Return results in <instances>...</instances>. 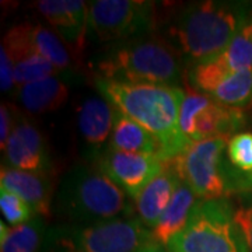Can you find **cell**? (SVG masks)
Segmentation results:
<instances>
[{"mask_svg": "<svg viewBox=\"0 0 252 252\" xmlns=\"http://www.w3.org/2000/svg\"><path fill=\"white\" fill-rule=\"evenodd\" d=\"M31 41L38 51L56 70L63 72L73 67V59L69 48L55 31L41 24H31Z\"/></svg>", "mask_w": 252, "mask_h": 252, "instance_id": "44dd1931", "label": "cell"}, {"mask_svg": "<svg viewBox=\"0 0 252 252\" xmlns=\"http://www.w3.org/2000/svg\"><path fill=\"white\" fill-rule=\"evenodd\" d=\"M196 203V193L182 180L172 196L171 202L162 212L157 225L152 230V240L167 247L172 238L180 234L185 228V225L188 224Z\"/></svg>", "mask_w": 252, "mask_h": 252, "instance_id": "e0dca14e", "label": "cell"}, {"mask_svg": "<svg viewBox=\"0 0 252 252\" xmlns=\"http://www.w3.org/2000/svg\"><path fill=\"white\" fill-rule=\"evenodd\" d=\"M18 101L31 114L54 112L66 104L69 87L59 74L28 83L17 89Z\"/></svg>", "mask_w": 252, "mask_h": 252, "instance_id": "d6986e66", "label": "cell"}, {"mask_svg": "<svg viewBox=\"0 0 252 252\" xmlns=\"http://www.w3.org/2000/svg\"><path fill=\"white\" fill-rule=\"evenodd\" d=\"M136 252H170L168 251V248L165 247V245H162L160 243H156L153 240H150L149 243H146L142 247V248H139Z\"/></svg>", "mask_w": 252, "mask_h": 252, "instance_id": "f546056e", "label": "cell"}, {"mask_svg": "<svg viewBox=\"0 0 252 252\" xmlns=\"http://www.w3.org/2000/svg\"><path fill=\"white\" fill-rule=\"evenodd\" d=\"M228 184L231 195L251 193L252 192V172H243L234 168L230 164L228 168Z\"/></svg>", "mask_w": 252, "mask_h": 252, "instance_id": "83f0119b", "label": "cell"}, {"mask_svg": "<svg viewBox=\"0 0 252 252\" xmlns=\"http://www.w3.org/2000/svg\"><path fill=\"white\" fill-rule=\"evenodd\" d=\"M14 86V64L6 49L0 46V89L3 93H9Z\"/></svg>", "mask_w": 252, "mask_h": 252, "instance_id": "f1b7e54d", "label": "cell"}, {"mask_svg": "<svg viewBox=\"0 0 252 252\" xmlns=\"http://www.w3.org/2000/svg\"><path fill=\"white\" fill-rule=\"evenodd\" d=\"M95 79L172 86L182 79V61L174 46L156 36L115 44L95 61Z\"/></svg>", "mask_w": 252, "mask_h": 252, "instance_id": "277c9868", "label": "cell"}, {"mask_svg": "<svg viewBox=\"0 0 252 252\" xmlns=\"http://www.w3.org/2000/svg\"><path fill=\"white\" fill-rule=\"evenodd\" d=\"M0 209L6 221L13 227L27 223L38 216L26 200L6 189H0Z\"/></svg>", "mask_w": 252, "mask_h": 252, "instance_id": "cb8c5ba5", "label": "cell"}, {"mask_svg": "<svg viewBox=\"0 0 252 252\" xmlns=\"http://www.w3.org/2000/svg\"><path fill=\"white\" fill-rule=\"evenodd\" d=\"M117 184L129 199L136 200L144 187L161 171V158L156 156L126 153L107 147L93 162Z\"/></svg>", "mask_w": 252, "mask_h": 252, "instance_id": "30bf717a", "label": "cell"}, {"mask_svg": "<svg viewBox=\"0 0 252 252\" xmlns=\"http://www.w3.org/2000/svg\"><path fill=\"white\" fill-rule=\"evenodd\" d=\"M182 181L174 160L164 161L161 171L150 181L135 200L139 220L149 230L157 225Z\"/></svg>", "mask_w": 252, "mask_h": 252, "instance_id": "9a60e30c", "label": "cell"}, {"mask_svg": "<svg viewBox=\"0 0 252 252\" xmlns=\"http://www.w3.org/2000/svg\"><path fill=\"white\" fill-rule=\"evenodd\" d=\"M227 160L243 172H252V133L241 132L227 142Z\"/></svg>", "mask_w": 252, "mask_h": 252, "instance_id": "d4e9b609", "label": "cell"}, {"mask_svg": "<svg viewBox=\"0 0 252 252\" xmlns=\"http://www.w3.org/2000/svg\"><path fill=\"white\" fill-rule=\"evenodd\" d=\"M152 240L139 217L101 223L56 224L46 230L44 252H136Z\"/></svg>", "mask_w": 252, "mask_h": 252, "instance_id": "5b68a950", "label": "cell"}, {"mask_svg": "<svg viewBox=\"0 0 252 252\" xmlns=\"http://www.w3.org/2000/svg\"><path fill=\"white\" fill-rule=\"evenodd\" d=\"M95 89L119 112L154 135L161 144L164 161L178 157L190 146L180 129L185 97L181 87L95 79Z\"/></svg>", "mask_w": 252, "mask_h": 252, "instance_id": "6da1fadb", "label": "cell"}, {"mask_svg": "<svg viewBox=\"0 0 252 252\" xmlns=\"http://www.w3.org/2000/svg\"><path fill=\"white\" fill-rule=\"evenodd\" d=\"M210 97L227 107L241 108L252 104V69L233 73L210 94Z\"/></svg>", "mask_w": 252, "mask_h": 252, "instance_id": "7402d4cb", "label": "cell"}, {"mask_svg": "<svg viewBox=\"0 0 252 252\" xmlns=\"http://www.w3.org/2000/svg\"><path fill=\"white\" fill-rule=\"evenodd\" d=\"M227 140L221 137L192 143L172 158L181 178L200 199H221L230 196Z\"/></svg>", "mask_w": 252, "mask_h": 252, "instance_id": "ba28073f", "label": "cell"}, {"mask_svg": "<svg viewBox=\"0 0 252 252\" xmlns=\"http://www.w3.org/2000/svg\"><path fill=\"white\" fill-rule=\"evenodd\" d=\"M18 111L16 107H13L11 104L3 102L0 107V146H1V152L4 150L10 135L16 126L17 122Z\"/></svg>", "mask_w": 252, "mask_h": 252, "instance_id": "4316f807", "label": "cell"}, {"mask_svg": "<svg viewBox=\"0 0 252 252\" xmlns=\"http://www.w3.org/2000/svg\"><path fill=\"white\" fill-rule=\"evenodd\" d=\"M45 234V223L36 216L27 223L10 227L6 237L0 238V252H39Z\"/></svg>", "mask_w": 252, "mask_h": 252, "instance_id": "ffe728a7", "label": "cell"}, {"mask_svg": "<svg viewBox=\"0 0 252 252\" xmlns=\"http://www.w3.org/2000/svg\"><path fill=\"white\" fill-rule=\"evenodd\" d=\"M237 202L238 205L234 213L235 223L241 228L250 252H252V192L237 195Z\"/></svg>", "mask_w": 252, "mask_h": 252, "instance_id": "484cf974", "label": "cell"}, {"mask_svg": "<svg viewBox=\"0 0 252 252\" xmlns=\"http://www.w3.org/2000/svg\"><path fill=\"white\" fill-rule=\"evenodd\" d=\"M217 58L230 73L252 69V16Z\"/></svg>", "mask_w": 252, "mask_h": 252, "instance_id": "603a6c76", "label": "cell"}, {"mask_svg": "<svg viewBox=\"0 0 252 252\" xmlns=\"http://www.w3.org/2000/svg\"><path fill=\"white\" fill-rule=\"evenodd\" d=\"M247 115L241 108L227 107L210 95L187 87L180 112V129L189 143L221 137L227 142L241 132Z\"/></svg>", "mask_w": 252, "mask_h": 252, "instance_id": "9c48e42d", "label": "cell"}, {"mask_svg": "<svg viewBox=\"0 0 252 252\" xmlns=\"http://www.w3.org/2000/svg\"><path fill=\"white\" fill-rule=\"evenodd\" d=\"M52 174L21 171L1 165L0 170V189H6L26 200L35 210L38 216L51 215V202L54 195Z\"/></svg>", "mask_w": 252, "mask_h": 252, "instance_id": "2e32d148", "label": "cell"}, {"mask_svg": "<svg viewBox=\"0 0 252 252\" xmlns=\"http://www.w3.org/2000/svg\"><path fill=\"white\" fill-rule=\"evenodd\" d=\"M14 64V80L17 87L59 74L42 55L38 54L31 41V24L24 23L10 28L1 41Z\"/></svg>", "mask_w": 252, "mask_h": 252, "instance_id": "7c38bea8", "label": "cell"}, {"mask_svg": "<svg viewBox=\"0 0 252 252\" xmlns=\"http://www.w3.org/2000/svg\"><path fill=\"white\" fill-rule=\"evenodd\" d=\"M108 147L119 152L156 156L164 161L160 142L147 129L115 108V122Z\"/></svg>", "mask_w": 252, "mask_h": 252, "instance_id": "ac0fdd59", "label": "cell"}, {"mask_svg": "<svg viewBox=\"0 0 252 252\" xmlns=\"http://www.w3.org/2000/svg\"><path fill=\"white\" fill-rule=\"evenodd\" d=\"M156 4L146 0H95L89 3V36L112 45L149 36L156 27Z\"/></svg>", "mask_w": 252, "mask_h": 252, "instance_id": "52a82bcc", "label": "cell"}, {"mask_svg": "<svg viewBox=\"0 0 252 252\" xmlns=\"http://www.w3.org/2000/svg\"><path fill=\"white\" fill-rule=\"evenodd\" d=\"M3 165L21 171L52 174V160L42 132L20 117L3 150Z\"/></svg>", "mask_w": 252, "mask_h": 252, "instance_id": "8fae6325", "label": "cell"}, {"mask_svg": "<svg viewBox=\"0 0 252 252\" xmlns=\"http://www.w3.org/2000/svg\"><path fill=\"white\" fill-rule=\"evenodd\" d=\"M55 213L76 224L133 217L127 195L93 162L77 164L62 177L55 193Z\"/></svg>", "mask_w": 252, "mask_h": 252, "instance_id": "3957f363", "label": "cell"}, {"mask_svg": "<svg viewBox=\"0 0 252 252\" xmlns=\"http://www.w3.org/2000/svg\"><path fill=\"white\" fill-rule=\"evenodd\" d=\"M35 9L54 27L64 45L79 55L89 35V3L83 0H41Z\"/></svg>", "mask_w": 252, "mask_h": 252, "instance_id": "4fadbf2b", "label": "cell"}, {"mask_svg": "<svg viewBox=\"0 0 252 252\" xmlns=\"http://www.w3.org/2000/svg\"><path fill=\"white\" fill-rule=\"evenodd\" d=\"M227 198L200 199L188 224L167 245L170 252H250Z\"/></svg>", "mask_w": 252, "mask_h": 252, "instance_id": "8992f818", "label": "cell"}, {"mask_svg": "<svg viewBox=\"0 0 252 252\" xmlns=\"http://www.w3.org/2000/svg\"><path fill=\"white\" fill-rule=\"evenodd\" d=\"M115 122V107L104 97H89L81 102L77 125L81 142L84 143V157L95 161L108 147Z\"/></svg>", "mask_w": 252, "mask_h": 252, "instance_id": "5bb4252c", "label": "cell"}, {"mask_svg": "<svg viewBox=\"0 0 252 252\" xmlns=\"http://www.w3.org/2000/svg\"><path fill=\"white\" fill-rule=\"evenodd\" d=\"M251 16V3L245 1L190 3L177 14L168 28L170 44L190 69L224 52Z\"/></svg>", "mask_w": 252, "mask_h": 252, "instance_id": "7a4b0ae2", "label": "cell"}]
</instances>
